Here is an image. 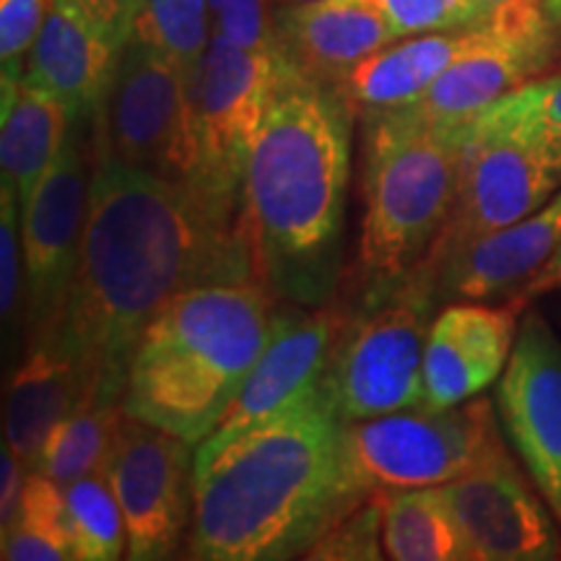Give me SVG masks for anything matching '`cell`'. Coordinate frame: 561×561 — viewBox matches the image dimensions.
Segmentation results:
<instances>
[{"label":"cell","instance_id":"6da1fadb","mask_svg":"<svg viewBox=\"0 0 561 561\" xmlns=\"http://www.w3.org/2000/svg\"><path fill=\"white\" fill-rule=\"evenodd\" d=\"M234 280H257L240 216L125 164L96 136L79 265L47 341L79 364L89 388L125 392L149 322L180 294Z\"/></svg>","mask_w":561,"mask_h":561},{"label":"cell","instance_id":"7a4b0ae2","mask_svg":"<svg viewBox=\"0 0 561 561\" xmlns=\"http://www.w3.org/2000/svg\"><path fill=\"white\" fill-rule=\"evenodd\" d=\"M343 424L322 382L216 450L195 447L187 557H299L364 496L351 489Z\"/></svg>","mask_w":561,"mask_h":561},{"label":"cell","instance_id":"3957f363","mask_svg":"<svg viewBox=\"0 0 561 561\" xmlns=\"http://www.w3.org/2000/svg\"><path fill=\"white\" fill-rule=\"evenodd\" d=\"M351 112L339 89L294 70L252 146L242 229L257 280L286 305H328L341 280Z\"/></svg>","mask_w":561,"mask_h":561},{"label":"cell","instance_id":"277c9868","mask_svg":"<svg viewBox=\"0 0 561 561\" xmlns=\"http://www.w3.org/2000/svg\"><path fill=\"white\" fill-rule=\"evenodd\" d=\"M276 301L261 280L208 284L180 294L136 343L123 411L201 445L268 346Z\"/></svg>","mask_w":561,"mask_h":561},{"label":"cell","instance_id":"5b68a950","mask_svg":"<svg viewBox=\"0 0 561 561\" xmlns=\"http://www.w3.org/2000/svg\"><path fill=\"white\" fill-rule=\"evenodd\" d=\"M364 117L367 206L356 255L359 297L388 289L426 261L450 219L468 133V125H426L401 110Z\"/></svg>","mask_w":561,"mask_h":561},{"label":"cell","instance_id":"8992f818","mask_svg":"<svg viewBox=\"0 0 561 561\" xmlns=\"http://www.w3.org/2000/svg\"><path fill=\"white\" fill-rule=\"evenodd\" d=\"M430 261L388 289L362 294L343 314L322 388L343 424L424 405V351L437 305Z\"/></svg>","mask_w":561,"mask_h":561},{"label":"cell","instance_id":"52a82bcc","mask_svg":"<svg viewBox=\"0 0 561 561\" xmlns=\"http://www.w3.org/2000/svg\"><path fill=\"white\" fill-rule=\"evenodd\" d=\"M500 447L494 405L479 396L445 409L392 411L343 430L348 481L362 496L442 486Z\"/></svg>","mask_w":561,"mask_h":561},{"label":"cell","instance_id":"ba28073f","mask_svg":"<svg viewBox=\"0 0 561 561\" xmlns=\"http://www.w3.org/2000/svg\"><path fill=\"white\" fill-rule=\"evenodd\" d=\"M94 121L96 136L125 164L180 182L208 198L191 83L167 55L130 39Z\"/></svg>","mask_w":561,"mask_h":561},{"label":"cell","instance_id":"9c48e42d","mask_svg":"<svg viewBox=\"0 0 561 561\" xmlns=\"http://www.w3.org/2000/svg\"><path fill=\"white\" fill-rule=\"evenodd\" d=\"M294 73L286 58L252 53L214 34L191 96L203 151V182L216 206L242 219L244 172L278 89Z\"/></svg>","mask_w":561,"mask_h":561},{"label":"cell","instance_id":"30bf717a","mask_svg":"<svg viewBox=\"0 0 561 561\" xmlns=\"http://www.w3.org/2000/svg\"><path fill=\"white\" fill-rule=\"evenodd\" d=\"M561 191V149L536 136L471 123L450 219L426 261L437 265L481 237L507 229Z\"/></svg>","mask_w":561,"mask_h":561},{"label":"cell","instance_id":"8fae6325","mask_svg":"<svg viewBox=\"0 0 561 561\" xmlns=\"http://www.w3.org/2000/svg\"><path fill=\"white\" fill-rule=\"evenodd\" d=\"M193 447V442L125 411L117 419L102 473L121 502L128 559H170L191 530Z\"/></svg>","mask_w":561,"mask_h":561},{"label":"cell","instance_id":"7c38bea8","mask_svg":"<svg viewBox=\"0 0 561 561\" xmlns=\"http://www.w3.org/2000/svg\"><path fill=\"white\" fill-rule=\"evenodd\" d=\"M489 39L455 60L416 102L398 107L426 125L466 128L510 91L543 73L557 55V24L543 0H517L491 16Z\"/></svg>","mask_w":561,"mask_h":561},{"label":"cell","instance_id":"4fadbf2b","mask_svg":"<svg viewBox=\"0 0 561 561\" xmlns=\"http://www.w3.org/2000/svg\"><path fill=\"white\" fill-rule=\"evenodd\" d=\"M91 170L79 138L58 159L21 208L24 242V318L32 343L53 341L66 310L87 227Z\"/></svg>","mask_w":561,"mask_h":561},{"label":"cell","instance_id":"5bb4252c","mask_svg":"<svg viewBox=\"0 0 561 561\" xmlns=\"http://www.w3.org/2000/svg\"><path fill=\"white\" fill-rule=\"evenodd\" d=\"M496 409L533 483L561 523V343L543 314L517 331L496 385Z\"/></svg>","mask_w":561,"mask_h":561},{"label":"cell","instance_id":"9a60e30c","mask_svg":"<svg viewBox=\"0 0 561 561\" xmlns=\"http://www.w3.org/2000/svg\"><path fill=\"white\" fill-rule=\"evenodd\" d=\"M471 561H543L559 557V533L549 504L533 494L504 450H494L468 473L442 483Z\"/></svg>","mask_w":561,"mask_h":561},{"label":"cell","instance_id":"2e32d148","mask_svg":"<svg viewBox=\"0 0 561 561\" xmlns=\"http://www.w3.org/2000/svg\"><path fill=\"white\" fill-rule=\"evenodd\" d=\"M343 314L333 307H297L278 310L276 328L261 359L234 396L216 430L201 442V450H216L263 421L278 416L294 401L318 388L325 375L335 333Z\"/></svg>","mask_w":561,"mask_h":561},{"label":"cell","instance_id":"e0dca14e","mask_svg":"<svg viewBox=\"0 0 561 561\" xmlns=\"http://www.w3.org/2000/svg\"><path fill=\"white\" fill-rule=\"evenodd\" d=\"M520 307L450 305L432 322L424 351V405L471 401L507 367Z\"/></svg>","mask_w":561,"mask_h":561},{"label":"cell","instance_id":"ac0fdd59","mask_svg":"<svg viewBox=\"0 0 561 561\" xmlns=\"http://www.w3.org/2000/svg\"><path fill=\"white\" fill-rule=\"evenodd\" d=\"M276 24L286 62L307 79L331 87L398 39L390 21L367 0L278 5Z\"/></svg>","mask_w":561,"mask_h":561},{"label":"cell","instance_id":"d6986e66","mask_svg":"<svg viewBox=\"0 0 561 561\" xmlns=\"http://www.w3.org/2000/svg\"><path fill=\"white\" fill-rule=\"evenodd\" d=\"M121 53L73 3L50 0L24 79L66 104L70 121H87L102 112Z\"/></svg>","mask_w":561,"mask_h":561},{"label":"cell","instance_id":"ffe728a7","mask_svg":"<svg viewBox=\"0 0 561 561\" xmlns=\"http://www.w3.org/2000/svg\"><path fill=\"white\" fill-rule=\"evenodd\" d=\"M561 248V191L517 224L481 237L437 265L439 299L502 297L536 276Z\"/></svg>","mask_w":561,"mask_h":561},{"label":"cell","instance_id":"44dd1931","mask_svg":"<svg viewBox=\"0 0 561 561\" xmlns=\"http://www.w3.org/2000/svg\"><path fill=\"white\" fill-rule=\"evenodd\" d=\"M491 30L494 24L489 19L486 24L473 26V30L396 39L359 62L335 89L351 104V110L362 112V115L398 110L403 104L416 102L455 60L486 42Z\"/></svg>","mask_w":561,"mask_h":561},{"label":"cell","instance_id":"7402d4cb","mask_svg":"<svg viewBox=\"0 0 561 561\" xmlns=\"http://www.w3.org/2000/svg\"><path fill=\"white\" fill-rule=\"evenodd\" d=\"M87 388V375L68 354L53 343H30L26 359L11 377L3 411L5 445L26 471H37L53 432Z\"/></svg>","mask_w":561,"mask_h":561},{"label":"cell","instance_id":"603a6c76","mask_svg":"<svg viewBox=\"0 0 561 561\" xmlns=\"http://www.w3.org/2000/svg\"><path fill=\"white\" fill-rule=\"evenodd\" d=\"M70 123L66 104L24 76L0 79V174L21 208L66 146Z\"/></svg>","mask_w":561,"mask_h":561},{"label":"cell","instance_id":"cb8c5ba5","mask_svg":"<svg viewBox=\"0 0 561 561\" xmlns=\"http://www.w3.org/2000/svg\"><path fill=\"white\" fill-rule=\"evenodd\" d=\"M385 557L396 561L471 559L450 502L439 486L403 489L382 502Z\"/></svg>","mask_w":561,"mask_h":561},{"label":"cell","instance_id":"d4e9b609","mask_svg":"<svg viewBox=\"0 0 561 561\" xmlns=\"http://www.w3.org/2000/svg\"><path fill=\"white\" fill-rule=\"evenodd\" d=\"M123 416V392L87 388L76 409L60 421L39 460V473L62 489L83 476L102 471L112 432Z\"/></svg>","mask_w":561,"mask_h":561},{"label":"cell","instance_id":"484cf974","mask_svg":"<svg viewBox=\"0 0 561 561\" xmlns=\"http://www.w3.org/2000/svg\"><path fill=\"white\" fill-rule=\"evenodd\" d=\"M5 561H68L76 559L66 489L45 473H26L21 512L9 533L0 536Z\"/></svg>","mask_w":561,"mask_h":561},{"label":"cell","instance_id":"4316f807","mask_svg":"<svg viewBox=\"0 0 561 561\" xmlns=\"http://www.w3.org/2000/svg\"><path fill=\"white\" fill-rule=\"evenodd\" d=\"M133 39L167 55L191 81L214 39V0H140Z\"/></svg>","mask_w":561,"mask_h":561},{"label":"cell","instance_id":"83f0119b","mask_svg":"<svg viewBox=\"0 0 561 561\" xmlns=\"http://www.w3.org/2000/svg\"><path fill=\"white\" fill-rule=\"evenodd\" d=\"M66 504L79 561H112L128 551V530L115 491L102 471L66 486Z\"/></svg>","mask_w":561,"mask_h":561},{"label":"cell","instance_id":"f1b7e54d","mask_svg":"<svg viewBox=\"0 0 561 561\" xmlns=\"http://www.w3.org/2000/svg\"><path fill=\"white\" fill-rule=\"evenodd\" d=\"M483 128L536 136L561 149V73L538 76L510 91L473 121Z\"/></svg>","mask_w":561,"mask_h":561},{"label":"cell","instance_id":"f546056e","mask_svg":"<svg viewBox=\"0 0 561 561\" xmlns=\"http://www.w3.org/2000/svg\"><path fill=\"white\" fill-rule=\"evenodd\" d=\"M385 494H367L328 525L305 551V559H382Z\"/></svg>","mask_w":561,"mask_h":561},{"label":"cell","instance_id":"4dcf8cb0","mask_svg":"<svg viewBox=\"0 0 561 561\" xmlns=\"http://www.w3.org/2000/svg\"><path fill=\"white\" fill-rule=\"evenodd\" d=\"M390 21L398 39L416 34L473 30L486 24L494 11L476 0H367Z\"/></svg>","mask_w":561,"mask_h":561},{"label":"cell","instance_id":"1f68e13d","mask_svg":"<svg viewBox=\"0 0 561 561\" xmlns=\"http://www.w3.org/2000/svg\"><path fill=\"white\" fill-rule=\"evenodd\" d=\"M276 0H214V34L252 53L280 55Z\"/></svg>","mask_w":561,"mask_h":561},{"label":"cell","instance_id":"d6a6232c","mask_svg":"<svg viewBox=\"0 0 561 561\" xmlns=\"http://www.w3.org/2000/svg\"><path fill=\"white\" fill-rule=\"evenodd\" d=\"M0 312L3 328L19 325L24 312V242H21V203L0 187Z\"/></svg>","mask_w":561,"mask_h":561},{"label":"cell","instance_id":"836d02e7","mask_svg":"<svg viewBox=\"0 0 561 561\" xmlns=\"http://www.w3.org/2000/svg\"><path fill=\"white\" fill-rule=\"evenodd\" d=\"M50 0H0V79H21Z\"/></svg>","mask_w":561,"mask_h":561},{"label":"cell","instance_id":"e575fe53","mask_svg":"<svg viewBox=\"0 0 561 561\" xmlns=\"http://www.w3.org/2000/svg\"><path fill=\"white\" fill-rule=\"evenodd\" d=\"M68 3H73L117 50H123L133 39L140 0H68Z\"/></svg>","mask_w":561,"mask_h":561},{"label":"cell","instance_id":"d590c367","mask_svg":"<svg viewBox=\"0 0 561 561\" xmlns=\"http://www.w3.org/2000/svg\"><path fill=\"white\" fill-rule=\"evenodd\" d=\"M24 471V462L3 442V450H0V536L13 528L21 512V500H24L26 486Z\"/></svg>","mask_w":561,"mask_h":561},{"label":"cell","instance_id":"8d00e7d4","mask_svg":"<svg viewBox=\"0 0 561 561\" xmlns=\"http://www.w3.org/2000/svg\"><path fill=\"white\" fill-rule=\"evenodd\" d=\"M557 289H561V248L557 250V255H553L551 261L536 273V276L525 280L520 289H517L515 297H512V301H515V307H523L525 301L541 297V294H551Z\"/></svg>","mask_w":561,"mask_h":561},{"label":"cell","instance_id":"74e56055","mask_svg":"<svg viewBox=\"0 0 561 561\" xmlns=\"http://www.w3.org/2000/svg\"><path fill=\"white\" fill-rule=\"evenodd\" d=\"M546 11H549V16L553 19V24L561 26V0H543Z\"/></svg>","mask_w":561,"mask_h":561},{"label":"cell","instance_id":"f35d334b","mask_svg":"<svg viewBox=\"0 0 561 561\" xmlns=\"http://www.w3.org/2000/svg\"><path fill=\"white\" fill-rule=\"evenodd\" d=\"M476 3H481V5H486V9H491V11H496V9H502V5L517 3V0H476Z\"/></svg>","mask_w":561,"mask_h":561},{"label":"cell","instance_id":"ab89813d","mask_svg":"<svg viewBox=\"0 0 561 561\" xmlns=\"http://www.w3.org/2000/svg\"><path fill=\"white\" fill-rule=\"evenodd\" d=\"M301 3H320V0H276V5H301Z\"/></svg>","mask_w":561,"mask_h":561}]
</instances>
